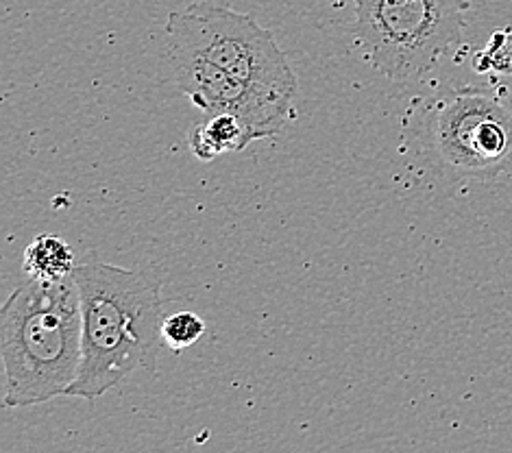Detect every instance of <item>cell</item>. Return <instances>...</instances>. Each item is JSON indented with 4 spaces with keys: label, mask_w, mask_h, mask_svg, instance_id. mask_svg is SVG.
<instances>
[{
    "label": "cell",
    "mask_w": 512,
    "mask_h": 453,
    "mask_svg": "<svg viewBox=\"0 0 512 453\" xmlns=\"http://www.w3.org/2000/svg\"><path fill=\"white\" fill-rule=\"evenodd\" d=\"M83 312V353L68 397L94 401L138 369L155 371L162 345L160 281L114 264H81L72 273Z\"/></svg>",
    "instance_id": "1"
},
{
    "label": "cell",
    "mask_w": 512,
    "mask_h": 453,
    "mask_svg": "<svg viewBox=\"0 0 512 453\" xmlns=\"http://www.w3.org/2000/svg\"><path fill=\"white\" fill-rule=\"evenodd\" d=\"M83 312L75 277H29L0 310L5 408L40 406L68 393L81 366Z\"/></svg>",
    "instance_id": "2"
},
{
    "label": "cell",
    "mask_w": 512,
    "mask_h": 453,
    "mask_svg": "<svg viewBox=\"0 0 512 453\" xmlns=\"http://www.w3.org/2000/svg\"><path fill=\"white\" fill-rule=\"evenodd\" d=\"M353 35L369 64L395 83L421 79L467 27L469 0H353Z\"/></svg>",
    "instance_id": "3"
},
{
    "label": "cell",
    "mask_w": 512,
    "mask_h": 453,
    "mask_svg": "<svg viewBox=\"0 0 512 453\" xmlns=\"http://www.w3.org/2000/svg\"><path fill=\"white\" fill-rule=\"evenodd\" d=\"M168 48L188 51L229 75L295 99L299 83L275 35L227 0H197L166 22Z\"/></svg>",
    "instance_id": "4"
},
{
    "label": "cell",
    "mask_w": 512,
    "mask_h": 453,
    "mask_svg": "<svg viewBox=\"0 0 512 453\" xmlns=\"http://www.w3.org/2000/svg\"><path fill=\"white\" fill-rule=\"evenodd\" d=\"M430 138L438 159L454 175H502L512 166L510 94L478 85L441 94L432 105Z\"/></svg>",
    "instance_id": "5"
},
{
    "label": "cell",
    "mask_w": 512,
    "mask_h": 453,
    "mask_svg": "<svg viewBox=\"0 0 512 453\" xmlns=\"http://www.w3.org/2000/svg\"><path fill=\"white\" fill-rule=\"evenodd\" d=\"M170 61L177 88L194 107L203 114L229 112L242 118L258 140L277 136L297 116L286 94L242 81L199 55L170 48Z\"/></svg>",
    "instance_id": "6"
},
{
    "label": "cell",
    "mask_w": 512,
    "mask_h": 453,
    "mask_svg": "<svg viewBox=\"0 0 512 453\" xmlns=\"http://www.w3.org/2000/svg\"><path fill=\"white\" fill-rule=\"evenodd\" d=\"M255 140L258 136L247 122L229 112L205 114L203 120L190 129L188 136L190 151L201 162H212L221 155L245 151Z\"/></svg>",
    "instance_id": "7"
},
{
    "label": "cell",
    "mask_w": 512,
    "mask_h": 453,
    "mask_svg": "<svg viewBox=\"0 0 512 453\" xmlns=\"http://www.w3.org/2000/svg\"><path fill=\"white\" fill-rule=\"evenodd\" d=\"M24 271L35 279H68L75 273V253H72L70 244L59 236H38L24 251Z\"/></svg>",
    "instance_id": "8"
},
{
    "label": "cell",
    "mask_w": 512,
    "mask_h": 453,
    "mask_svg": "<svg viewBox=\"0 0 512 453\" xmlns=\"http://www.w3.org/2000/svg\"><path fill=\"white\" fill-rule=\"evenodd\" d=\"M473 68L478 72L512 75V29L495 31L480 53L473 55Z\"/></svg>",
    "instance_id": "9"
},
{
    "label": "cell",
    "mask_w": 512,
    "mask_h": 453,
    "mask_svg": "<svg viewBox=\"0 0 512 453\" xmlns=\"http://www.w3.org/2000/svg\"><path fill=\"white\" fill-rule=\"evenodd\" d=\"M203 334H205L203 318L194 312L170 314L162 323V340L175 351L192 347Z\"/></svg>",
    "instance_id": "10"
}]
</instances>
